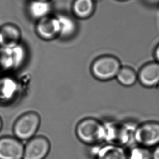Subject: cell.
I'll return each mask as SVG.
<instances>
[{
	"label": "cell",
	"instance_id": "6da1fadb",
	"mask_svg": "<svg viewBox=\"0 0 159 159\" xmlns=\"http://www.w3.org/2000/svg\"><path fill=\"white\" fill-rule=\"evenodd\" d=\"M75 134L78 139L84 144L92 146L98 145L105 142V124L94 118H84L76 125Z\"/></svg>",
	"mask_w": 159,
	"mask_h": 159
},
{
	"label": "cell",
	"instance_id": "7a4b0ae2",
	"mask_svg": "<svg viewBox=\"0 0 159 159\" xmlns=\"http://www.w3.org/2000/svg\"><path fill=\"white\" fill-rule=\"evenodd\" d=\"M41 123V116L38 112H26L21 115L13 124L14 136L21 141H28L36 136Z\"/></svg>",
	"mask_w": 159,
	"mask_h": 159
},
{
	"label": "cell",
	"instance_id": "3957f363",
	"mask_svg": "<svg viewBox=\"0 0 159 159\" xmlns=\"http://www.w3.org/2000/svg\"><path fill=\"white\" fill-rule=\"evenodd\" d=\"M122 67L118 58L106 55L100 57L93 61L91 66V72L97 80L106 81L116 78Z\"/></svg>",
	"mask_w": 159,
	"mask_h": 159
},
{
	"label": "cell",
	"instance_id": "277c9868",
	"mask_svg": "<svg viewBox=\"0 0 159 159\" xmlns=\"http://www.w3.org/2000/svg\"><path fill=\"white\" fill-rule=\"evenodd\" d=\"M136 144L151 149L159 144V122L151 121L136 127L134 134Z\"/></svg>",
	"mask_w": 159,
	"mask_h": 159
},
{
	"label": "cell",
	"instance_id": "5b68a950",
	"mask_svg": "<svg viewBox=\"0 0 159 159\" xmlns=\"http://www.w3.org/2000/svg\"><path fill=\"white\" fill-rule=\"evenodd\" d=\"M51 143L42 135L35 136L24 145L22 159H44L49 153Z\"/></svg>",
	"mask_w": 159,
	"mask_h": 159
},
{
	"label": "cell",
	"instance_id": "8992f818",
	"mask_svg": "<svg viewBox=\"0 0 159 159\" xmlns=\"http://www.w3.org/2000/svg\"><path fill=\"white\" fill-rule=\"evenodd\" d=\"M0 52V66L6 70L17 69L24 64L26 49L22 43L11 48H2Z\"/></svg>",
	"mask_w": 159,
	"mask_h": 159
},
{
	"label": "cell",
	"instance_id": "52a82bcc",
	"mask_svg": "<svg viewBox=\"0 0 159 159\" xmlns=\"http://www.w3.org/2000/svg\"><path fill=\"white\" fill-rule=\"evenodd\" d=\"M37 36L45 41L60 37V26L56 15H50L38 20L35 26Z\"/></svg>",
	"mask_w": 159,
	"mask_h": 159
},
{
	"label": "cell",
	"instance_id": "ba28073f",
	"mask_svg": "<svg viewBox=\"0 0 159 159\" xmlns=\"http://www.w3.org/2000/svg\"><path fill=\"white\" fill-rule=\"evenodd\" d=\"M24 145L14 136L0 138V159H22Z\"/></svg>",
	"mask_w": 159,
	"mask_h": 159
},
{
	"label": "cell",
	"instance_id": "9c48e42d",
	"mask_svg": "<svg viewBox=\"0 0 159 159\" xmlns=\"http://www.w3.org/2000/svg\"><path fill=\"white\" fill-rule=\"evenodd\" d=\"M22 32L17 25L6 24L0 27V46L11 48L20 43Z\"/></svg>",
	"mask_w": 159,
	"mask_h": 159
},
{
	"label": "cell",
	"instance_id": "30bf717a",
	"mask_svg": "<svg viewBox=\"0 0 159 159\" xmlns=\"http://www.w3.org/2000/svg\"><path fill=\"white\" fill-rule=\"evenodd\" d=\"M138 80L143 86L153 88L159 84V63L149 62L143 65L137 73Z\"/></svg>",
	"mask_w": 159,
	"mask_h": 159
},
{
	"label": "cell",
	"instance_id": "8fae6325",
	"mask_svg": "<svg viewBox=\"0 0 159 159\" xmlns=\"http://www.w3.org/2000/svg\"><path fill=\"white\" fill-rule=\"evenodd\" d=\"M52 4L49 0H30L26 5V11L32 20H39L51 15Z\"/></svg>",
	"mask_w": 159,
	"mask_h": 159
},
{
	"label": "cell",
	"instance_id": "7c38bea8",
	"mask_svg": "<svg viewBox=\"0 0 159 159\" xmlns=\"http://www.w3.org/2000/svg\"><path fill=\"white\" fill-rule=\"evenodd\" d=\"M95 159H128V152L124 147L108 143L98 147Z\"/></svg>",
	"mask_w": 159,
	"mask_h": 159
},
{
	"label": "cell",
	"instance_id": "4fadbf2b",
	"mask_svg": "<svg viewBox=\"0 0 159 159\" xmlns=\"http://www.w3.org/2000/svg\"><path fill=\"white\" fill-rule=\"evenodd\" d=\"M95 9V0H73L71 4V11L74 16L79 19H87L90 17Z\"/></svg>",
	"mask_w": 159,
	"mask_h": 159
},
{
	"label": "cell",
	"instance_id": "5bb4252c",
	"mask_svg": "<svg viewBox=\"0 0 159 159\" xmlns=\"http://www.w3.org/2000/svg\"><path fill=\"white\" fill-rule=\"evenodd\" d=\"M60 26V37L68 39L73 37L78 30V25L75 19L65 13L56 14Z\"/></svg>",
	"mask_w": 159,
	"mask_h": 159
},
{
	"label": "cell",
	"instance_id": "9a60e30c",
	"mask_svg": "<svg viewBox=\"0 0 159 159\" xmlns=\"http://www.w3.org/2000/svg\"><path fill=\"white\" fill-rule=\"evenodd\" d=\"M116 78L118 82L123 86H131L135 84L138 80L137 73L131 67H122Z\"/></svg>",
	"mask_w": 159,
	"mask_h": 159
},
{
	"label": "cell",
	"instance_id": "2e32d148",
	"mask_svg": "<svg viewBox=\"0 0 159 159\" xmlns=\"http://www.w3.org/2000/svg\"><path fill=\"white\" fill-rule=\"evenodd\" d=\"M17 83L13 79L6 78L1 80L0 98L3 100L6 101L12 98L17 93Z\"/></svg>",
	"mask_w": 159,
	"mask_h": 159
},
{
	"label": "cell",
	"instance_id": "e0dca14e",
	"mask_svg": "<svg viewBox=\"0 0 159 159\" xmlns=\"http://www.w3.org/2000/svg\"><path fill=\"white\" fill-rule=\"evenodd\" d=\"M128 159H152V151L140 145L131 147L128 152Z\"/></svg>",
	"mask_w": 159,
	"mask_h": 159
},
{
	"label": "cell",
	"instance_id": "ac0fdd59",
	"mask_svg": "<svg viewBox=\"0 0 159 159\" xmlns=\"http://www.w3.org/2000/svg\"><path fill=\"white\" fill-rule=\"evenodd\" d=\"M152 159H159V144L152 151Z\"/></svg>",
	"mask_w": 159,
	"mask_h": 159
},
{
	"label": "cell",
	"instance_id": "d6986e66",
	"mask_svg": "<svg viewBox=\"0 0 159 159\" xmlns=\"http://www.w3.org/2000/svg\"><path fill=\"white\" fill-rule=\"evenodd\" d=\"M154 57L157 61L159 63V44L154 51Z\"/></svg>",
	"mask_w": 159,
	"mask_h": 159
},
{
	"label": "cell",
	"instance_id": "ffe728a7",
	"mask_svg": "<svg viewBox=\"0 0 159 159\" xmlns=\"http://www.w3.org/2000/svg\"><path fill=\"white\" fill-rule=\"evenodd\" d=\"M2 127H3V121H2V118L0 117V131L1 130Z\"/></svg>",
	"mask_w": 159,
	"mask_h": 159
},
{
	"label": "cell",
	"instance_id": "44dd1931",
	"mask_svg": "<svg viewBox=\"0 0 159 159\" xmlns=\"http://www.w3.org/2000/svg\"><path fill=\"white\" fill-rule=\"evenodd\" d=\"M49 1H51V0H49Z\"/></svg>",
	"mask_w": 159,
	"mask_h": 159
}]
</instances>
